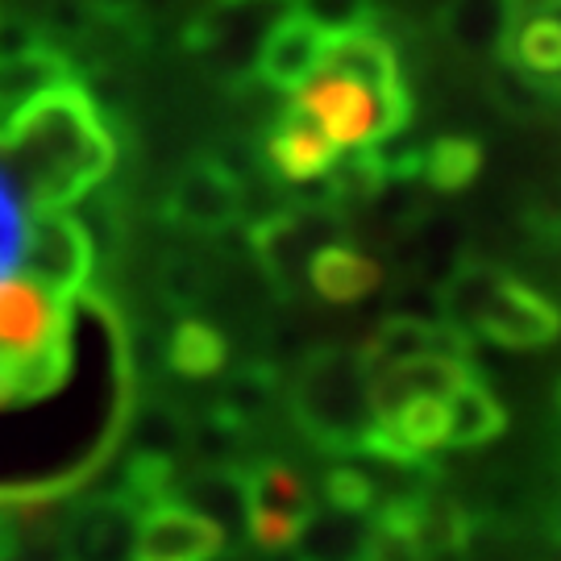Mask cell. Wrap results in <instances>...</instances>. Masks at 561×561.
Segmentation results:
<instances>
[{"mask_svg":"<svg viewBox=\"0 0 561 561\" xmlns=\"http://www.w3.org/2000/svg\"><path fill=\"white\" fill-rule=\"evenodd\" d=\"M0 154L42 213L71 208L96 192L117 162V141L92 92L67 76L13 104L0 134Z\"/></svg>","mask_w":561,"mask_h":561,"instance_id":"1","label":"cell"},{"mask_svg":"<svg viewBox=\"0 0 561 561\" xmlns=\"http://www.w3.org/2000/svg\"><path fill=\"white\" fill-rule=\"evenodd\" d=\"M71 370L67 300L25 271L0 279V400L42 396Z\"/></svg>","mask_w":561,"mask_h":561,"instance_id":"2","label":"cell"},{"mask_svg":"<svg viewBox=\"0 0 561 561\" xmlns=\"http://www.w3.org/2000/svg\"><path fill=\"white\" fill-rule=\"evenodd\" d=\"M287 403L300 433L321 454H358L366 433L375 428L370 370L358 350L345 345L308 350L296 366Z\"/></svg>","mask_w":561,"mask_h":561,"instance_id":"3","label":"cell"},{"mask_svg":"<svg viewBox=\"0 0 561 561\" xmlns=\"http://www.w3.org/2000/svg\"><path fill=\"white\" fill-rule=\"evenodd\" d=\"M341 238V213L333 208H304L287 204L259 221H250V254L262 266L266 283L291 300L308 283V262L312 254Z\"/></svg>","mask_w":561,"mask_h":561,"instance_id":"4","label":"cell"},{"mask_svg":"<svg viewBox=\"0 0 561 561\" xmlns=\"http://www.w3.org/2000/svg\"><path fill=\"white\" fill-rule=\"evenodd\" d=\"M92 266H96V241L80 217H71L67 208H42L38 221H30L21 271L38 279L46 291H55L59 300H76L83 283L92 279Z\"/></svg>","mask_w":561,"mask_h":561,"instance_id":"5","label":"cell"},{"mask_svg":"<svg viewBox=\"0 0 561 561\" xmlns=\"http://www.w3.org/2000/svg\"><path fill=\"white\" fill-rule=\"evenodd\" d=\"M291 104L321 125L324 138L333 141L341 154L387 138L379 96H375L366 83L350 80V76H337V71H317V76H308V80L291 92Z\"/></svg>","mask_w":561,"mask_h":561,"instance_id":"6","label":"cell"},{"mask_svg":"<svg viewBox=\"0 0 561 561\" xmlns=\"http://www.w3.org/2000/svg\"><path fill=\"white\" fill-rule=\"evenodd\" d=\"M245 500H250L245 537L254 541V549L287 553L296 545V533H300L308 507H312L308 482L287 461L262 458L245 470Z\"/></svg>","mask_w":561,"mask_h":561,"instance_id":"7","label":"cell"},{"mask_svg":"<svg viewBox=\"0 0 561 561\" xmlns=\"http://www.w3.org/2000/svg\"><path fill=\"white\" fill-rule=\"evenodd\" d=\"M167 221L201 238L225 233L241 221V180L217 154L187 162L167 192Z\"/></svg>","mask_w":561,"mask_h":561,"instance_id":"8","label":"cell"},{"mask_svg":"<svg viewBox=\"0 0 561 561\" xmlns=\"http://www.w3.org/2000/svg\"><path fill=\"white\" fill-rule=\"evenodd\" d=\"M474 337L503 345V350H541V345L561 337V308L541 287L507 275L495 291V300L486 304Z\"/></svg>","mask_w":561,"mask_h":561,"instance_id":"9","label":"cell"},{"mask_svg":"<svg viewBox=\"0 0 561 561\" xmlns=\"http://www.w3.org/2000/svg\"><path fill=\"white\" fill-rule=\"evenodd\" d=\"M324 42L329 34L321 25L287 4L279 18L262 30L259 50H254V76L271 92H296L308 76L321 71Z\"/></svg>","mask_w":561,"mask_h":561,"instance_id":"10","label":"cell"},{"mask_svg":"<svg viewBox=\"0 0 561 561\" xmlns=\"http://www.w3.org/2000/svg\"><path fill=\"white\" fill-rule=\"evenodd\" d=\"M225 549V528L183 500L141 507L138 558L134 561H213Z\"/></svg>","mask_w":561,"mask_h":561,"instance_id":"11","label":"cell"},{"mask_svg":"<svg viewBox=\"0 0 561 561\" xmlns=\"http://www.w3.org/2000/svg\"><path fill=\"white\" fill-rule=\"evenodd\" d=\"M259 154L266 175L275 183H283V187L321 180V175L333 171V162L341 159V150L324 138L321 125L308 117V113H300L296 104H287L279 117L266 125Z\"/></svg>","mask_w":561,"mask_h":561,"instance_id":"12","label":"cell"},{"mask_svg":"<svg viewBox=\"0 0 561 561\" xmlns=\"http://www.w3.org/2000/svg\"><path fill=\"white\" fill-rule=\"evenodd\" d=\"M141 507L125 491L92 500L71 516L62 561H134L138 558Z\"/></svg>","mask_w":561,"mask_h":561,"instance_id":"13","label":"cell"},{"mask_svg":"<svg viewBox=\"0 0 561 561\" xmlns=\"http://www.w3.org/2000/svg\"><path fill=\"white\" fill-rule=\"evenodd\" d=\"M375 545V516L370 512H350L337 503L308 507L291 558L296 561H366Z\"/></svg>","mask_w":561,"mask_h":561,"instance_id":"14","label":"cell"},{"mask_svg":"<svg viewBox=\"0 0 561 561\" xmlns=\"http://www.w3.org/2000/svg\"><path fill=\"white\" fill-rule=\"evenodd\" d=\"M321 71L350 76V80L366 83L370 92H382V88L403 83L400 55H396V46L382 38L375 25L345 30V34H329V42H324Z\"/></svg>","mask_w":561,"mask_h":561,"instance_id":"15","label":"cell"},{"mask_svg":"<svg viewBox=\"0 0 561 561\" xmlns=\"http://www.w3.org/2000/svg\"><path fill=\"white\" fill-rule=\"evenodd\" d=\"M516 18H520L516 0H449L442 30L461 55H503Z\"/></svg>","mask_w":561,"mask_h":561,"instance_id":"16","label":"cell"},{"mask_svg":"<svg viewBox=\"0 0 561 561\" xmlns=\"http://www.w3.org/2000/svg\"><path fill=\"white\" fill-rule=\"evenodd\" d=\"M175 500L204 512L213 524H221L225 533H241L245 516H250L245 470L233 461H208V466H196L183 482L175 479Z\"/></svg>","mask_w":561,"mask_h":561,"instance_id":"17","label":"cell"},{"mask_svg":"<svg viewBox=\"0 0 561 561\" xmlns=\"http://www.w3.org/2000/svg\"><path fill=\"white\" fill-rule=\"evenodd\" d=\"M379 283H382L379 262L341 238L321 245V250L312 254V262H308V287H312L324 304H358V300H366V296H375Z\"/></svg>","mask_w":561,"mask_h":561,"instance_id":"18","label":"cell"},{"mask_svg":"<svg viewBox=\"0 0 561 561\" xmlns=\"http://www.w3.org/2000/svg\"><path fill=\"white\" fill-rule=\"evenodd\" d=\"M437 350H470V341L454 333L449 324H433L421 317H387V321L366 337L358 354L366 370H379L391 362L421 358V354H437Z\"/></svg>","mask_w":561,"mask_h":561,"instance_id":"19","label":"cell"},{"mask_svg":"<svg viewBox=\"0 0 561 561\" xmlns=\"http://www.w3.org/2000/svg\"><path fill=\"white\" fill-rule=\"evenodd\" d=\"M503 279H507V271L495 266V262L461 259L442 287V317H445L442 324H449L454 333H461V337L470 341L479 333L482 312H486V304L495 300Z\"/></svg>","mask_w":561,"mask_h":561,"instance_id":"20","label":"cell"},{"mask_svg":"<svg viewBox=\"0 0 561 561\" xmlns=\"http://www.w3.org/2000/svg\"><path fill=\"white\" fill-rule=\"evenodd\" d=\"M503 428H507L503 403L470 375L449 396V433H445V445L449 449H479V445H491L495 437H503Z\"/></svg>","mask_w":561,"mask_h":561,"instance_id":"21","label":"cell"},{"mask_svg":"<svg viewBox=\"0 0 561 561\" xmlns=\"http://www.w3.org/2000/svg\"><path fill=\"white\" fill-rule=\"evenodd\" d=\"M229 362V341L213 321L201 317H183L175 333L167 341V366L187 382L217 379Z\"/></svg>","mask_w":561,"mask_h":561,"instance_id":"22","label":"cell"},{"mask_svg":"<svg viewBox=\"0 0 561 561\" xmlns=\"http://www.w3.org/2000/svg\"><path fill=\"white\" fill-rule=\"evenodd\" d=\"M279 396V379H275V370L271 366H245L238 370L233 379L225 382L221 391V403H217V421L229 424L233 433H241L245 424L262 421L266 412H271V403Z\"/></svg>","mask_w":561,"mask_h":561,"instance_id":"23","label":"cell"},{"mask_svg":"<svg viewBox=\"0 0 561 561\" xmlns=\"http://www.w3.org/2000/svg\"><path fill=\"white\" fill-rule=\"evenodd\" d=\"M482 171V146L474 138H461V134H449V138H437L424 146V167L421 180L437 192H461L479 180Z\"/></svg>","mask_w":561,"mask_h":561,"instance_id":"24","label":"cell"},{"mask_svg":"<svg viewBox=\"0 0 561 561\" xmlns=\"http://www.w3.org/2000/svg\"><path fill=\"white\" fill-rule=\"evenodd\" d=\"M30 241V196L0 154V279L18 275Z\"/></svg>","mask_w":561,"mask_h":561,"instance_id":"25","label":"cell"},{"mask_svg":"<svg viewBox=\"0 0 561 561\" xmlns=\"http://www.w3.org/2000/svg\"><path fill=\"white\" fill-rule=\"evenodd\" d=\"M134 454H150V458L175 461L183 449H192V421L171 403H146L134 421Z\"/></svg>","mask_w":561,"mask_h":561,"instance_id":"26","label":"cell"},{"mask_svg":"<svg viewBox=\"0 0 561 561\" xmlns=\"http://www.w3.org/2000/svg\"><path fill=\"white\" fill-rule=\"evenodd\" d=\"M491 96L500 104L507 117H537L549 104L558 101V80H541V76H528L516 62H507V71L495 76L491 83Z\"/></svg>","mask_w":561,"mask_h":561,"instance_id":"27","label":"cell"},{"mask_svg":"<svg viewBox=\"0 0 561 561\" xmlns=\"http://www.w3.org/2000/svg\"><path fill=\"white\" fill-rule=\"evenodd\" d=\"M159 287H162V300L171 304V308L192 312V308L204 300L208 271H204V262L192 259V254H167L159 271Z\"/></svg>","mask_w":561,"mask_h":561,"instance_id":"28","label":"cell"},{"mask_svg":"<svg viewBox=\"0 0 561 561\" xmlns=\"http://www.w3.org/2000/svg\"><path fill=\"white\" fill-rule=\"evenodd\" d=\"M291 9H300L308 21H317L324 34L362 30V25H375V18H379L375 0H291Z\"/></svg>","mask_w":561,"mask_h":561,"instance_id":"29","label":"cell"},{"mask_svg":"<svg viewBox=\"0 0 561 561\" xmlns=\"http://www.w3.org/2000/svg\"><path fill=\"white\" fill-rule=\"evenodd\" d=\"M324 503H337L350 512H370L375 516V479L366 466H350L341 461L324 474Z\"/></svg>","mask_w":561,"mask_h":561,"instance_id":"30","label":"cell"},{"mask_svg":"<svg viewBox=\"0 0 561 561\" xmlns=\"http://www.w3.org/2000/svg\"><path fill=\"white\" fill-rule=\"evenodd\" d=\"M88 9L96 18H129V13H138V0H88Z\"/></svg>","mask_w":561,"mask_h":561,"instance_id":"31","label":"cell"},{"mask_svg":"<svg viewBox=\"0 0 561 561\" xmlns=\"http://www.w3.org/2000/svg\"><path fill=\"white\" fill-rule=\"evenodd\" d=\"M553 4H561V0H553Z\"/></svg>","mask_w":561,"mask_h":561,"instance_id":"32","label":"cell"}]
</instances>
